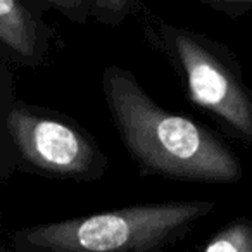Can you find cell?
<instances>
[{"label":"cell","mask_w":252,"mask_h":252,"mask_svg":"<svg viewBox=\"0 0 252 252\" xmlns=\"http://www.w3.org/2000/svg\"><path fill=\"white\" fill-rule=\"evenodd\" d=\"M102 90L123 147L142 175L211 185L242 182L244 166L233 149L202 123L161 107L131 71L107 67Z\"/></svg>","instance_id":"cell-1"},{"label":"cell","mask_w":252,"mask_h":252,"mask_svg":"<svg viewBox=\"0 0 252 252\" xmlns=\"http://www.w3.org/2000/svg\"><path fill=\"white\" fill-rule=\"evenodd\" d=\"M209 200L140 204L49 221L14 235L23 252H162L214 211Z\"/></svg>","instance_id":"cell-2"},{"label":"cell","mask_w":252,"mask_h":252,"mask_svg":"<svg viewBox=\"0 0 252 252\" xmlns=\"http://www.w3.org/2000/svg\"><path fill=\"white\" fill-rule=\"evenodd\" d=\"M161 45L185 81L190 100L252 142V98L235 57L221 43L187 28L161 25Z\"/></svg>","instance_id":"cell-3"},{"label":"cell","mask_w":252,"mask_h":252,"mask_svg":"<svg viewBox=\"0 0 252 252\" xmlns=\"http://www.w3.org/2000/svg\"><path fill=\"white\" fill-rule=\"evenodd\" d=\"M5 130L21 164L30 171L71 182H95L107 169V156L73 119L36 105L18 104L5 116Z\"/></svg>","instance_id":"cell-4"},{"label":"cell","mask_w":252,"mask_h":252,"mask_svg":"<svg viewBox=\"0 0 252 252\" xmlns=\"http://www.w3.org/2000/svg\"><path fill=\"white\" fill-rule=\"evenodd\" d=\"M0 43L25 59H33L38 49L36 19L25 4L0 0Z\"/></svg>","instance_id":"cell-5"},{"label":"cell","mask_w":252,"mask_h":252,"mask_svg":"<svg viewBox=\"0 0 252 252\" xmlns=\"http://www.w3.org/2000/svg\"><path fill=\"white\" fill-rule=\"evenodd\" d=\"M202 252H252V228L247 221H235L216 233Z\"/></svg>","instance_id":"cell-6"}]
</instances>
